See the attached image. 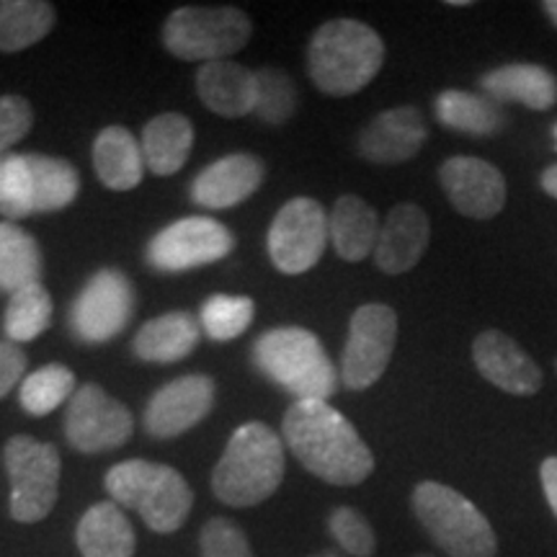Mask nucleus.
<instances>
[{
    "label": "nucleus",
    "mask_w": 557,
    "mask_h": 557,
    "mask_svg": "<svg viewBox=\"0 0 557 557\" xmlns=\"http://www.w3.org/2000/svg\"><path fill=\"white\" fill-rule=\"evenodd\" d=\"M555 372H557V359H555Z\"/></svg>",
    "instance_id": "obj_46"
},
{
    "label": "nucleus",
    "mask_w": 557,
    "mask_h": 557,
    "mask_svg": "<svg viewBox=\"0 0 557 557\" xmlns=\"http://www.w3.org/2000/svg\"><path fill=\"white\" fill-rule=\"evenodd\" d=\"M253 361L267 377L297 400H325L338 393L341 374L315 333L299 325H282L261 333L253 344Z\"/></svg>",
    "instance_id": "obj_4"
},
{
    "label": "nucleus",
    "mask_w": 557,
    "mask_h": 557,
    "mask_svg": "<svg viewBox=\"0 0 557 557\" xmlns=\"http://www.w3.org/2000/svg\"><path fill=\"white\" fill-rule=\"evenodd\" d=\"M542 189H545L547 197L557 199V163L549 165V169L542 171V178H540Z\"/></svg>",
    "instance_id": "obj_41"
},
{
    "label": "nucleus",
    "mask_w": 557,
    "mask_h": 557,
    "mask_svg": "<svg viewBox=\"0 0 557 557\" xmlns=\"http://www.w3.org/2000/svg\"><path fill=\"white\" fill-rule=\"evenodd\" d=\"M201 557H253L246 532L230 519H209L199 537Z\"/></svg>",
    "instance_id": "obj_37"
},
{
    "label": "nucleus",
    "mask_w": 557,
    "mask_h": 557,
    "mask_svg": "<svg viewBox=\"0 0 557 557\" xmlns=\"http://www.w3.org/2000/svg\"><path fill=\"white\" fill-rule=\"evenodd\" d=\"M135 431L129 408L114 400L99 385H81L67 403L65 436L73 449L83 455L120 449Z\"/></svg>",
    "instance_id": "obj_12"
},
{
    "label": "nucleus",
    "mask_w": 557,
    "mask_h": 557,
    "mask_svg": "<svg viewBox=\"0 0 557 557\" xmlns=\"http://www.w3.org/2000/svg\"><path fill=\"white\" fill-rule=\"evenodd\" d=\"M214 380L207 374H186L152 395L145 408V431L152 438H176L205 421L214 406Z\"/></svg>",
    "instance_id": "obj_15"
},
{
    "label": "nucleus",
    "mask_w": 557,
    "mask_h": 557,
    "mask_svg": "<svg viewBox=\"0 0 557 557\" xmlns=\"http://www.w3.org/2000/svg\"><path fill=\"white\" fill-rule=\"evenodd\" d=\"M0 214L9 222L34 214L29 152H0Z\"/></svg>",
    "instance_id": "obj_34"
},
{
    "label": "nucleus",
    "mask_w": 557,
    "mask_h": 557,
    "mask_svg": "<svg viewBox=\"0 0 557 557\" xmlns=\"http://www.w3.org/2000/svg\"><path fill=\"white\" fill-rule=\"evenodd\" d=\"M410 506L418 524L449 557H496L498 537L485 513L455 487L423 480L416 485Z\"/></svg>",
    "instance_id": "obj_6"
},
{
    "label": "nucleus",
    "mask_w": 557,
    "mask_h": 557,
    "mask_svg": "<svg viewBox=\"0 0 557 557\" xmlns=\"http://www.w3.org/2000/svg\"><path fill=\"white\" fill-rule=\"evenodd\" d=\"M413 557H434V555H426V553H423V555H413Z\"/></svg>",
    "instance_id": "obj_45"
},
{
    "label": "nucleus",
    "mask_w": 557,
    "mask_h": 557,
    "mask_svg": "<svg viewBox=\"0 0 557 557\" xmlns=\"http://www.w3.org/2000/svg\"><path fill=\"white\" fill-rule=\"evenodd\" d=\"M34 176V214L60 212L78 199L81 173L73 163L45 152H29Z\"/></svg>",
    "instance_id": "obj_29"
},
{
    "label": "nucleus",
    "mask_w": 557,
    "mask_h": 557,
    "mask_svg": "<svg viewBox=\"0 0 557 557\" xmlns=\"http://www.w3.org/2000/svg\"><path fill=\"white\" fill-rule=\"evenodd\" d=\"M34 124L32 103L18 94L0 96V152H9L13 145L29 135Z\"/></svg>",
    "instance_id": "obj_38"
},
{
    "label": "nucleus",
    "mask_w": 557,
    "mask_h": 557,
    "mask_svg": "<svg viewBox=\"0 0 557 557\" xmlns=\"http://www.w3.org/2000/svg\"><path fill=\"white\" fill-rule=\"evenodd\" d=\"M253 24L235 5H184L163 24V45L186 62H218L240 52L250 41Z\"/></svg>",
    "instance_id": "obj_7"
},
{
    "label": "nucleus",
    "mask_w": 557,
    "mask_h": 557,
    "mask_svg": "<svg viewBox=\"0 0 557 557\" xmlns=\"http://www.w3.org/2000/svg\"><path fill=\"white\" fill-rule=\"evenodd\" d=\"M297 111V86L284 70H256V111L261 122L278 127L287 124Z\"/></svg>",
    "instance_id": "obj_35"
},
{
    "label": "nucleus",
    "mask_w": 557,
    "mask_h": 557,
    "mask_svg": "<svg viewBox=\"0 0 557 557\" xmlns=\"http://www.w3.org/2000/svg\"><path fill=\"white\" fill-rule=\"evenodd\" d=\"M135 312V287L120 269H101L83 284L70 308V329L83 344H107L127 329Z\"/></svg>",
    "instance_id": "obj_11"
},
{
    "label": "nucleus",
    "mask_w": 557,
    "mask_h": 557,
    "mask_svg": "<svg viewBox=\"0 0 557 557\" xmlns=\"http://www.w3.org/2000/svg\"><path fill=\"white\" fill-rule=\"evenodd\" d=\"M385 65V41L372 26L336 18L312 34L308 67L315 86L329 96H354L377 78Z\"/></svg>",
    "instance_id": "obj_3"
},
{
    "label": "nucleus",
    "mask_w": 557,
    "mask_h": 557,
    "mask_svg": "<svg viewBox=\"0 0 557 557\" xmlns=\"http://www.w3.org/2000/svg\"><path fill=\"white\" fill-rule=\"evenodd\" d=\"M26 364L29 359L13 341H0V400L24 380Z\"/></svg>",
    "instance_id": "obj_39"
},
{
    "label": "nucleus",
    "mask_w": 557,
    "mask_h": 557,
    "mask_svg": "<svg viewBox=\"0 0 557 557\" xmlns=\"http://www.w3.org/2000/svg\"><path fill=\"white\" fill-rule=\"evenodd\" d=\"M267 169L250 152H230V156L209 163L191 181L194 205L205 209H230L253 197L261 189Z\"/></svg>",
    "instance_id": "obj_18"
},
{
    "label": "nucleus",
    "mask_w": 557,
    "mask_h": 557,
    "mask_svg": "<svg viewBox=\"0 0 557 557\" xmlns=\"http://www.w3.org/2000/svg\"><path fill=\"white\" fill-rule=\"evenodd\" d=\"M75 374L65 364H45L21 382V408L32 416H50L75 395Z\"/></svg>",
    "instance_id": "obj_32"
},
{
    "label": "nucleus",
    "mask_w": 557,
    "mask_h": 557,
    "mask_svg": "<svg viewBox=\"0 0 557 557\" xmlns=\"http://www.w3.org/2000/svg\"><path fill=\"white\" fill-rule=\"evenodd\" d=\"M431 238V222L418 205H398L389 209L385 225L380 227L374 263L389 276L406 274L423 259Z\"/></svg>",
    "instance_id": "obj_19"
},
{
    "label": "nucleus",
    "mask_w": 557,
    "mask_h": 557,
    "mask_svg": "<svg viewBox=\"0 0 557 557\" xmlns=\"http://www.w3.org/2000/svg\"><path fill=\"white\" fill-rule=\"evenodd\" d=\"M329 240V214L323 205L310 197H295L278 209L271 222L267 248L271 263L282 274L297 276L323 259Z\"/></svg>",
    "instance_id": "obj_10"
},
{
    "label": "nucleus",
    "mask_w": 557,
    "mask_h": 557,
    "mask_svg": "<svg viewBox=\"0 0 557 557\" xmlns=\"http://www.w3.org/2000/svg\"><path fill=\"white\" fill-rule=\"evenodd\" d=\"M282 436L261 421L233 431L220 462L212 470V493L225 506L250 508L274 496L284 480Z\"/></svg>",
    "instance_id": "obj_2"
},
{
    "label": "nucleus",
    "mask_w": 557,
    "mask_h": 557,
    "mask_svg": "<svg viewBox=\"0 0 557 557\" xmlns=\"http://www.w3.org/2000/svg\"><path fill=\"white\" fill-rule=\"evenodd\" d=\"M197 94L209 111L240 120L256 111V70L233 60L207 62L197 73Z\"/></svg>",
    "instance_id": "obj_20"
},
{
    "label": "nucleus",
    "mask_w": 557,
    "mask_h": 557,
    "mask_svg": "<svg viewBox=\"0 0 557 557\" xmlns=\"http://www.w3.org/2000/svg\"><path fill=\"white\" fill-rule=\"evenodd\" d=\"M282 434L292 455L323 483L351 487L374 472V455L348 418L325 400H297L284 413Z\"/></svg>",
    "instance_id": "obj_1"
},
{
    "label": "nucleus",
    "mask_w": 557,
    "mask_h": 557,
    "mask_svg": "<svg viewBox=\"0 0 557 557\" xmlns=\"http://www.w3.org/2000/svg\"><path fill=\"white\" fill-rule=\"evenodd\" d=\"M447 5H455V9H465V5H472L470 0H449Z\"/></svg>",
    "instance_id": "obj_43"
},
{
    "label": "nucleus",
    "mask_w": 557,
    "mask_h": 557,
    "mask_svg": "<svg viewBox=\"0 0 557 557\" xmlns=\"http://www.w3.org/2000/svg\"><path fill=\"white\" fill-rule=\"evenodd\" d=\"M438 184L459 214L491 220L506 207V178L483 158L455 156L438 169Z\"/></svg>",
    "instance_id": "obj_14"
},
{
    "label": "nucleus",
    "mask_w": 557,
    "mask_h": 557,
    "mask_svg": "<svg viewBox=\"0 0 557 557\" xmlns=\"http://www.w3.org/2000/svg\"><path fill=\"white\" fill-rule=\"evenodd\" d=\"M41 250L26 230L13 222H0V289L18 292L39 284Z\"/></svg>",
    "instance_id": "obj_30"
},
{
    "label": "nucleus",
    "mask_w": 557,
    "mask_h": 557,
    "mask_svg": "<svg viewBox=\"0 0 557 557\" xmlns=\"http://www.w3.org/2000/svg\"><path fill=\"white\" fill-rule=\"evenodd\" d=\"M52 3L45 0H3L0 3V52H24L54 29Z\"/></svg>",
    "instance_id": "obj_28"
},
{
    "label": "nucleus",
    "mask_w": 557,
    "mask_h": 557,
    "mask_svg": "<svg viewBox=\"0 0 557 557\" xmlns=\"http://www.w3.org/2000/svg\"><path fill=\"white\" fill-rule=\"evenodd\" d=\"M52 325V297L45 284H32L13 292L5 308L3 331L13 344L39 338Z\"/></svg>",
    "instance_id": "obj_31"
},
{
    "label": "nucleus",
    "mask_w": 557,
    "mask_h": 557,
    "mask_svg": "<svg viewBox=\"0 0 557 557\" xmlns=\"http://www.w3.org/2000/svg\"><path fill=\"white\" fill-rule=\"evenodd\" d=\"M398 341V315L389 305L369 302L351 315L341 357V382L354 393L369 389L387 372Z\"/></svg>",
    "instance_id": "obj_9"
},
{
    "label": "nucleus",
    "mask_w": 557,
    "mask_h": 557,
    "mask_svg": "<svg viewBox=\"0 0 557 557\" xmlns=\"http://www.w3.org/2000/svg\"><path fill=\"white\" fill-rule=\"evenodd\" d=\"M75 542L83 557H135L137 547L135 529L114 500H101L83 513Z\"/></svg>",
    "instance_id": "obj_24"
},
{
    "label": "nucleus",
    "mask_w": 557,
    "mask_h": 557,
    "mask_svg": "<svg viewBox=\"0 0 557 557\" xmlns=\"http://www.w3.org/2000/svg\"><path fill=\"white\" fill-rule=\"evenodd\" d=\"M540 480H542V491H545L547 504L553 508L557 519V457H547L545 462H542Z\"/></svg>",
    "instance_id": "obj_40"
},
{
    "label": "nucleus",
    "mask_w": 557,
    "mask_h": 557,
    "mask_svg": "<svg viewBox=\"0 0 557 557\" xmlns=\"http://www.w3.org/2000/svg\"><path fill=\"white\" fill-rule=\"evenodd\" d=\"M480 90L496 103H524L534 111H547L557 103V78L542 65H504L480 78Z\"/></svg>",
    "instance_id": "obj_21"
},
{
    "label": "nucleus",
    "mask_w": 557,
    "mask_h": 557,
    "mask_svg": "<svg viewBox=\"0 0 557 557\" xmlns=\"http://www.w3.org/2000/svg\"><path fill=\"white\" fill-rule=\"evenodd\" d=\"M103 487L116 506L132 508L158 534H173L189 519L194 491L171 465L148 459H124L103 478Z\"/></svg>",
    "instance_id": "obj_5"
},
{
    "label": "nucleus",
    "mask_w": 557,
    "mask_h": 557,
    "mask_svg": "<svg viewBox=\"0 0 557 557\" xmlns=\"http://www.w3.org/2000/svg\"><path fill=\"white\" fill-rule=\"evenodd\" d=\"M429 137L423 114L416 107L387 109L359 135V156L377 165H398L416 158Z\"/></svg>",
    "instance_id": "obj_17"
},
{
    "label": "nucleus",
    "mask_w": 557,
    "mask_h": 557,
    "mask_svg": "<svg viewBox=\"0 0 557 557\" xmlns=\"http://www.w3.org/2000/svg\"><path fill=\"white\" fill-rule=\"evenodd\" d=\"M235 250L233 233L212 218H184L163 227L148 246V263L165 274H178L227 259Z\"/></svg>",
    "instance_id": "obj_13"
},
{
    "label": "nucleus",
    "mask_w": 557,
    "mask_h": 557,
    "mask_svg": "<svg viewBox=\"0 0 557 557\" xmlns=\"http://www.w3.org/2000/svg\"><path fill=\"white\" fill-rule=\"evenodd\" d=\"M542 11H545L547 18L557 26V0H545V3H542Z\"/></svg>",
    "instance_id": "obj_42"
},
{
    "label": "nucleus",
    "mask_w": 557,
    "mask_h": 557,
    "mask_svg": "<svg viewBox=\"0 0 557 557\" xmlns=\"http://www.w3.org/2000/svg\"><path fill=\"white\" fill-rule=\"evenodd\" d=\"M94 169L111 191L137 189L145 178L143 145L127 127H107L94 139Z\"/></svg>",
    "instance_id": "obj_23"
},
{
    "label": "nucleus",
    "mask_w": 557,
    "mask_h": 557,
    "mask_svg": "<svg viewBox=\"0 0 557 557\" xmlns=\"http://www.w3.org/2000/svg\"><path fill=\"white\" fill-rule=\"evenodd\" d=\"M256 302L246 295H212L201 305L199 325L212 341L227 344L246 333L253 323Z\"/></svg>",
    "instance_id": "obj_33"
},
{
    "label": "nucleus",
    "mask_w": 557,
    "mask_h": 557,
    "mask_svg": "<svg viewBox=\"0 0 557 557\" xmlns=\"http://www.w3.org/2000/svg\"><path fill=\"white\" fill-rule=\"evenodd\" d=\"M310 557H341V555L333 553V549H323V553H315V555H310Z\"/></svg>",
    "instance_id": "obj_44"
},
{
    "label": "nucleus",
    "mask_w": 557,
    "mask_h": 557,
    "mask_svg": "<svg viewBox=\"0 0 557 557\" xmlns=\"http://www.w3.org/2000/svg\"><path fill=\"white\" fill-rule=\"evenodd\" d=\"M201 325L191 312L176 310L152 318L135 336V354L150 364H176L199 346Z\"/></svg>",
    "instance_id": "obj_22"
},
{
    "label": "nucleus",
    "mask_w": 557,
    "mask_h": 557,
    "mask_svg": "<svg viewBox=\"0 0 557 557\" xmlns=\"http://www.w3.org/2000/svg\"><path fill=\"white\" fill-rule=\"evenodd\" d=\"M329 529L336 540V545L351 557H372L377 553V537H374V529L364 519V513H359L351 506H338L336 511L329 517Z\"/></svg>",
    "instance_id": "obj_36"
},
{
    "label": "nucleus",
    "mask_w": 557,
    "mask_h": 557,
    "mask_svg": "<svg viewBox=\"0 0 557 557\" xmlns=\"http://www.w3.org/2000/svg\"><path fill=\"white\" fill-rule=\"evenodd\" d=\"M380 218L374 207H369L357 194H344L333 205L329 214V233L331 243L336 248L338 259L348 263L364 261L369 253H374L380 238Z\"/></svg>",
    "instance_id": "obj_25"
},
{
    "label": "nucleus",
    "mask_w": 557,
    "mask_h": 557,
    "mask_svg": "<svg viewBox=\"0 0 557 557\" xmlns=\"http://www.w3.org/2000/svg\"><path fill=\"white\" fill-rule=\"evenodd\" d=\"M434 111L442 127L468 137H493L506 127V116L496 101L468 90H442Z\"/></svg>",
    "instance_id": "obj_27"
},
{
    "label": "nucleus",
    "mask_w": 557,
    "mask_h": 557,
    "mask_svg": "<svg viewBox=\"0 0 557 557\" xmlns=\"http://www.w3.org/2000/svg\"><path fill=\"white\" fill-rule=\"evenodd\" d=\"M145 169L156 176H173L186 165L194 148V124L184 114L165 111L150 120L143 129Z\"/></svg>",
    "instance_id": "obj_26"
},
{
    "label": "nucleus",
    "mask_w": 557,
    "mask_h": 557,
    "mask_svg": "<svg viewBox=\"0 0 557 557\" xmlns=\"http://www.w3.org/2000/svg\"><path fill=\"white\" fill-rule=\"evenodd\" d=\"M555 135H557V129H555Z\"/></svg>",
    "instance_id": "obj_47"
},
{
    "label": "nucleus",
    "mask_w": 557,
    "mask_h": 557,
    "mask_svg": "<svg viewBox=\"0 0 557 557\" xmlns=\"http://www.w3.org/2000/svg\"><path fill=\"white\" fill-rule=\"evenodd\" d=\"M472 361L493 387L508 395H534L545 382L534 359L500 331H483L472 341Z\"/></svg>",
    "instance_id": "obj_16"
},
{
    "label": "nucleus",
    "mask_w": 557,
    "mask_h": 557,
    "mask_svg": "<svg viewBox=\"0 0 557 557\" xmlns=\"http://www.w3.org/2000/svg\"><path fill=\"white\" fill-rule=\"evenodd\" d=\"M3 462L11 480V519L18 524H37L50 517L60 496L58 447L34 436H13L5 442Z\"/></svg>",
    "instance_id": "obj_8"
}]
</instances>
